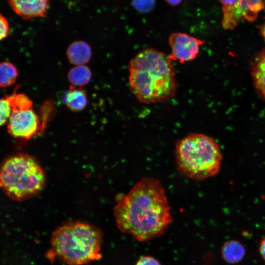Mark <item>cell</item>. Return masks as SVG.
<instances>
[{
	"mask_svg": "<svg viewBox=\"0 0 265 265\" xmlns=\"http://www.w3.org/2000/svg\"><path fill=\"white\" fill-rule=\"evenodd\" d=\"M0 186L11 199L22 201L39 193L46 183L44 172L31 156L18 154L11 156L2 164Z\"/></svg>",
	"mask_w": 265,
	"mask_h": 265,
	"instance_id": "cell-5",
	"label": "cell"
},
{
	"mask_svg": "<svg viewBox=\"0 0 265 265\" xmlns=\"http://www.w3.org/2000/svg\"><path fill=\"white\" fill-rule=\"evenodd\" d=\"M258 250L261 257L265 261V237L260 241Z\"/></svg>",
	"mask_w": 265,
	"mask_h": 265,
	"instance_id": "cell-23",
	"label": "cell"
},
{
	"mask_svg": "<svg viewBox=\"0 0 265 265\" xmlns=\"http://www.w3.org/2000/svg\"><path fill=\"white\" fill-rule=\"evenodd\" d=\"M13 11L24 20L46 17L49 0H8Z\"/></svg>",
	"mask_w": 265,
	"mask_h": 265,
	"instance_id": "cell-8",
	"label": "cell"
},
{
	"mask_svg": "<svg viewBox=\"0 0 265 265\" xmlns=\"http://www.w3.org/2000/svg\"><path fill=\"white\" fill-rule=\"evenodd\" d=\"M251 75L256 88L265 99V50L256 57L252 65Z\"/></svg>",
	"mask_w": 265,
	"mask_h": 265,
	"instance_id": "cell-11",
	"label": "cell"
},
{
	"mask_svg": "<svg viewBox=\"0 0 265 265\" xmlns=\"http://www.w3.org/2000/svg\"><path fill=\"white\" fill-rule=\"evenodd\" d=\"M42 131L41 122L32 108L12 111L7 124V131L12 136L28 139Z\"/></svg>",
	"mask_w": 265,
	"mask_h": 265,
	"instance_id": "cell-6",
	"label": "cell"
},
{
	"mask_svg": "<svg viewBox=\"0 0 265 265\" xmlns=\"http://www.w3.org/2000/svg\"><path fill=\"white\" fill-rule=\"evenodd\" d=\"M0 124L2 125L8 122L12 112V108L5 97L0 100Z\"/></svg>",
	"mask_w": 265,
	"mask_h": 265,
	"instance_id": "cell-18",
	"label": "cell"
},
{
	"mask_svg": "<svg viewBox=\"0 0 265 265\" xmlns=\"http://www.w3.org/2000/svg\"><path fill=\"white\" fill-rule=\"evenodd\" d=\"M113 214L123 233L138 241H147L163 234L172 222L165 191L157 179H140L126 194H118Z\"/></svg>",
	"mask_w": 265,
	"mask_h": 265,
	"instance_id": "cell-1",
	"label": "cell"
},
{
	"mask_svg": "<svg viewBox=\"0 0 265 265\" xmlns=\"http://www.w3.org/2000/svg\"><path fill=\"white\" fill-rule=\"evenodd\" d=\"M132 3L138 12L146 13L153 10L155 5V0H132Z\"/></svg>",
	"mask_w": 265,
	"mask_h": 265,
	"instance_id": "cell-19",
	"label": "cell"
},
{
	"mask_svg": "<svg viewBox=\"0 0 265 265\" xmlns=\"http://www.w3.org/2000/svg\"><path fill=\"white\" fill-rule=\"evenodd\" d=\"M171 48V59L183 63L194 59L197 55L200 45L204 43L185 33L171 34L168 39Z\"/></svg>",
	"mask_w": 265,
	"mask_h": 265,
	"instance_id": "cell-7",
	"label": "cell"
},
{
	"mask_svg": "<svg viewBox=\"0 0 265 265\" xmlns=\"http://www.w3.org/2000/svg\"><path fill=\"white\" fill-rule=\"evenodd\" d=\"M91 49L88 44L83 41H76L68 47L66 54L69 62L75 65H84L90 59Z\"/></svg>",
	"mask_w": 265,
	"mask_h": 265,
	"instance_id": "cell-9",
	"label": "cell"
},
{
	"mask_svg": "<svg viewBox=\"0 0 265 265\" xmlns=\"http://www.w3.org/2000/svg\"><path fill=\"white\" fill-rule=\"evenodd\" d=\"M55 110V104L53 101L48 100L44 103L40 108L42 130L45 128L47 122L54 115Z\"/></svg>",
	"mask_w": 265,
	"mask_h": 265,
	"instance_id": "cell-17",
	"label": "cell"
},
{
	"mask_svg": "<svg viewBox=\"0 0 265 265\" xmlns=\"http://www.w3.org/2000/svg\"><path fill=\"white\" fill-rule=\"evenodd\" d=\"M103 233L98 227L80 221L65 222L51 234L46 257L69 265H83L102 258Z\"/></svg>",
	"mask_w": 265,
	"mask_h": 265,
	"instance_id": "cell-3",
	"label": "cell"
},
{
	"mask_svg": "<svg viewBox=\"0 0 265 265\" xmlns=\"http://www.w3.org/2000/svg\"><path fill=\"white\" fill-rule=\"evenodd\" d=\"M135 265H161L155 258L150 256H145L140 257Z\"/></svg>",
	"mask_w": 265,
	"mask_h": 265,
	"instance_id": "cell-21",
	"label": "cell"
},
{
	"mask_svg": "<svg viewBox=\"0 0 265 265\" xmlns=\"http://www.w3.org/2000/svg\"><path fill=\"white\" fill-rule=\"evenodd\" d=\"M18 76L16 67L11 62L2 61L0 64V85L8 87L15 82Z\"/></svg>",
	"mask_w": 265,
	"mask_h": 265,
	"instance_id": "cell-15",
	"label": "cell"
},
{
	"mask_svg": "<svg viewBox=\"0 0 265 265\" xmlns=\"http://www.w3.org/2000/svg\"><path fill=\"white\" fill-rule=\"evenodd\" d=\"M0 39L2 40L6 38L10 32L8 21L1 14L0 17Z\"/></svg>",
	"mask_w": 265,
	"mask_h": 265,
	"instance_id": "cell-20",
	"label": "cell"
},
{
	"mask_svg": "<svg viewBox=\"0 0 265 265\" xmlns=\"http://www.w3.org/2000/svg\"><path fill=\"white\" fill-rule=\"evenodd\" d=\"M260 33L263 36L265 41V22L259 26Z\"/></svg>",
	"mask_w": 265,
	"mask_h": 265,
	"instance_id": "cell-25",
	"label": "cell"
},
{
	"mask_svg": "<svg viewBox=\"0 0 265 265\" xmlns=\"http://www.w3.org/2000/svg\"><path fill=\"white\" fill-rule=\"evenodd\" d=\"M91 76V72L87 66L76 65L68 72V79L72 85L81 87L89 83Z\"/></svg>",
	"mask_w": 265,
	"mask_h": 265,
	"instance_id": "cell-14",
	"label": "cell"
},
{
	"mask_svg": "<svg viewBox=\"0 0 265 265\" xmlns=\"http://www.w3.org/2000/svg\"><path fill=\"white\" fill-rule=\"evenodd\" d=\"M131 91L143 103L167 101L176 94L175 69L172 59L152 48L138 52L130 61Z\"/></svg>",
	"mask_w": 265,
	"mask_h": 265,
	"instance_id": "cell-2",
	"label": "cell"
},
{
	"mask_svg": "<svg viewBox=\"0 0 265 265\" xmlns=\"http://www.w3.org/2000/svg\"><path fill=\"white\" fill-rule=\"evenodd\" d=\"M265 0H239L238 7L242 20L253 22L265 8Z\"/></svg>",
	"mask_w": 265,
	"mask_h": 265,
	"instance_id": "cell-13",
	"label": "cell"
},
{
	"mask_svg": "<svg viewBox=\"0 0 265 265\" xmlns=\"http://www.w3.org/2000/svg\"><path fill=\"white\" fill-rule=\"evenodd\" d=\"M175 158L179 171L197 181L218 173L222 156L218 144L202 133H190L175 144Z\"/></svg>",
	"mask_w": 265,
	"mask_h": 265,
	"instance_id": "cell-4",
	"label": "cell"
},
{
	"mask_svg": "<svg viewBox=\"0 0 265 265\" xmlns=\"http://www.w3.org/2000/svg\"><path fill=\"white\" fill-rule=\"evenodd\" d=\"M219 1L222 5V9H226L235 6L239 0H219Z\"/></svg>",
	"mask_w": 265,
	"mask_h": 265,
	"instance_id": "cell-22",
	"label": "cell"
},
{
	"mask_svg": "<svg viewBox=\"0 0 265 265\" xmlns=\"http://www.w3.org/2000/svg\"><path fill=\"white\" fill-rule=\"evenodd\" d=\"M64 102L72 111H81L85 108L87 99L85 91L79 87L71 85L64 97Z\"/></svg>",
	"mask_w": 265,
	"mask_h": 265,
	"instance_id": "cell-12",
	"label": "cell"
},
{
	"mask_svg": "<svg viewBox=\"0 0 265 265\" xmlns=\"http://www.w3.org/2000/svg\"><path fill=\"white\" fill-rule=\"evenodd\" d=\"M165 1L171 6L179 5L183 0H165Z\"/></svg>",
	"mask_w": 265,
	"mask_h": 265,
	"instance_id": "cell-24",
	"label": "cell"
},
{
	"mask_svg": "<svg viewBox=\"0 0 265 265\" xmlns=\"http://www.w3.org/2000/svg\"><path fill=\"white\" fill-rule=\"evenodd\" d=\"M9 102L12 111L24 110L32 108V101L24 93H14L5 97Z\"/></svg>",
	"mask_w": 265,
	"mask_h": 265,
	"instance_id": "cell-16",
	"label": "cell"
},
{
	"mask_svg": "<svg viewBox=\"0 0 265 265\" xmlns=\"http://www.w3.org/2000/svg\"><path fill=\"white\" fill-rule=\"evenodd\" d=\"M223 260L229 264H235L241 262L245 257L246 250L239 241L231 239L226 241L221 249Z\"/></svg>",
	"mask_w": 265,
	"mask_h": 265,
	"instance_id": "cell-10",
	"label": "cell"
}]
</instances>
